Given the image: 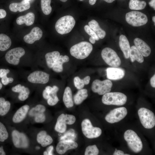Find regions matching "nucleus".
Wrapping results in <instances>:
<instances>
[{"label": "nucleus", "mask_w": 155, "mask_h": 155, "mask_svg": "<svg viewBox=\"0 0 155 155\" xmlns=\"http://www.w3.org/2000/svg\"><path fill=\"white\" fill-rule=\"evenodd\" d=\"M65 117L66 124L72 125L76 121L75 117L73 115L66 114L65 115Z\"/></svg>", "instance_id": "nucleus-41"}, {"label": "nucleus", "mask_w": 155, "mask_h": 155, "mask_svg": "<svg viewBox=\"0 0 155 155\" xmlns=\"http://www.w3.org/2000/svg\"><path fill=\"white\" fill-rule=\"evenodd\" d=\"M135 46L142 54L145 57L149 56L151 52L150 47L144 41L139 38H136L134 40Z\"/></svg>", "instance_id": "nucleus-17"}, {"label": "nucleus", "mask_w": 155, "mask_h": 155, "mask_svg": "<svg viewBox=\"0 0 155 155\" xmlns=\"http://www.w3.org/2000/svg\"><path fill=\"white\" fill-rule=\"evenodd\" d=\"M22 86L21 84H18L13 87L11 88L12 91L14 92L19 93L21 91Z\"/></svg>", "instance_id": "nucleus-45"}, {"label": "nucleus", "mask_w": 155, "mask_h": 155, "mask_svg": "<svg viewBox=\"0 0 155 155\" xmlns=\"http://www.w3.org/2000/svg\"><path fill=\"white\" fill-rule=\"evenodd\" d=\"M127 113V109L125 107L116 108L111 111L106 115L105 119L111 123L118 122L124 118Z\"/></svg>", "instance_id": "nucleus-11"}, {"label": "nucleus", "mask_w": 155, "mask_h": 155, "mask_svg": "<svg viewBox=\"0 0 155 155\" xmlns=\"http://www.w3.org/2000/svg\"><path fill=\"white\" fill-rule=\"evenodd\" d=\"M5 153L4 151L3 147L2 146L0 147V155H5Z\"/></svg>", "instance_id": "nucleus-53"}, {"label": "nucleus", "mask_w": 155, "mask_h": 155, "mask_svg": "<svg viewBox=\"0 0 155 155\" xmlns=\"http://www.w3.org/2000/svg\"><path fill=\"white\" fill-rule=\"evenodd\" d=\"M29 108V106L26 104L18 109L13 116V122L15 123H18L22 121L26 117Z\"/></svg>", "instance_id": "nucleus-18"}, {"label": "nucleus", "mask_w": 155, "mask_h": 155, "mask_svg": "<svg viewBox=\"0 0 155 155\" xmlns=\"http://www.w3.org/2000/svg\"><path fill=\"white\" fill-rule=\"evenodd\" d=\"M30 92V90L28 88L22 86L21 91L18 96L19 99L22 101L26 100L28 97Z\"/></svg>", "instance_id": "nucleus-35"}, {"label": "nucleus", "mask_w": 155, "mask_h": 155, "mask_svg": "<svg viewBox=\"0 0 155 155\" xmlns=\"http://www.w3.org/2000/svg\"><path fill=\"white\" fill-rule=\"evenodd\" d=\"M35 121L38 123H42L44 122L46 119V117L44 113H40L35 116Z\"/></svg>", "instance_id": "nucleus-42"}, {"label": "nucleus", "mask_w": 155, "mask_h": 155, "mask_svg": "<svg viewBox=\"0 0 155 155\" xmlns=\"http://www.w3.org/2000/svg\"><path fill=\"white\" fill-rule=\"evenodd\" d=\"M65 114H62L58 117L56 124L55 129L59 133L64 132L66 129V124L65 120Z\"/></svg>", "instance_id": "nucleus-28"}, {"label": "nucleus", "mask_w": 155, "mask_h": 155, "mask_svg": "<svg viewBox=\"0 0 155 155\" xmlns=\"http://www.w3.org/2000/svg\"><path fill=\"white\" fill-rule=\"evenodd\" d=\"M149 4L151 7L153 8L154 10H155V0H151L149 2Z\"/></svg>", "instance_id": "nucleus-52"}, {"label": "nucleus", "mask_w": 155, "mask_h": 155, "mask_svg": "<svg viewBox=\"0 0 155 155\" xmlns=\"http://www.w3.org/2000/svg\"><path fill=\"white\" fill-rule=\"evenodd\" d=\"M10 70L8 69H0V78H2L7 76V75L9 73Z\"/></svg>", "instance_id": "nucleus-44"}, {"label": "nucleus", "mask_w": 155, "mask_h": 155, "mask_svg": "<svg viewBox=\"0 0 155 155\" xmlns=\"http://www.w3.org/2000/svg\"><path fill=\"white\" fill-rule=\"evenodd\" d=\"M6 14V12L5 10L2 9H0V19L5 18Z\"/></svg>", "instance_id": "nucleus-47"}, {"label": "nucleus", "mask_w": 155, "mask_h": 155, "mask_svg": "<svg viewBox=\"0 0 155 155\" xmlns=\"http://www.w3.org/2000/svg\"><path fill=\"white\" fill-rule=\"evenodd\" d=\"M89 40L90 42L92 44H94L95 43V40L91 37H90V38L89 39Z\"/></svg>", "instance_id": "nucleus-54"}, {"label": "nucleus", "mask_w": 155, "mask_h": 155, "mask_svg": "<svg viewBox=\"0 0 155 155\" xmlns=\"http://www.w3.org/2000/svg\"><path fill=\"white\" fill-rule=\"evenodd\" d=\"M102 102L107 105L121 106L124 104L127 100V97L120 92H109L103 95Z\"/></svg>", "instance_id": "nucleus-4"}, {"label": "nucleus", "mask_w": 155, "mask_h": 155, "mask_svg": "<svg viewBox=\"0 0 155 155\" xmlns=\"http://www.w3.org/2000/svg\"><path fill=\"white\" fill-rule=\"evenodd\" d=\"M61 1L63 2H66L67 0H60Z\"/></svg>", "instance_id": "nucleus-59"}, {"label": "nucleus", "mask_w": 155, "mask_h": 155, "mask_svg": "<svg viewBox=\"0 0 155 155\" xmlns=\"http://www.w3.org/2000/svg\"><path fill=\"white\" fill-rule=\"evenodd\" d=\"M11 107V103L8 101H5L3 97H0V115L4 116L9 111Z\"/></svg>", "instance_id": "nucleus-32"}, {"label": "nucleus", "mask_w": 155, "mask_h": 155, "mask_svg": "<svg viewBox=\"0 0 155 155\" xmlns=\"http://www.w3.org/2000/svg\"><path fill=\"white\" fill-rule=\"evenodd\" d=\"M88 26L96 33L99 38L103 39L106 35V32L100 26L98 22L92 20L89 22Z\"/></svg>", "instance_id": "nucleus-25"}, {"label": "nucleus", "mask_w": 155, "mask_h": 155, "mask_svg": "<svg viewBox=\"0 0 155 155\" xmlns=\"http://www.w3.org/2000/svg\"><path fill=\"white\" fill-rule=\"evenodd\" d=\"M113 155H125V154L123 151L120 150H117V149H115V150L113 153Z\"/></svg>", "instance_id": "nucleus-50"}, {"label": "nucleus", "mask_w": 155, "mask_h": 155, "mask_svg": "<svg viewBox=\"0 0 155 155\" xmlns=\"http://www.w3.org/2000/svg\"><path fill=\"white\" fill-rule=\"evenodd\" d=\"M69 58L66 55H60L58 59L52 68L53 71L57 73H60L63 70V64L68 62Z\"/></svg>", "instance_id": "nucleus-26"}, {"label": "nucleus", "mask_w": 155, "mask_h": 155, "mask_svg": "<svg viewBox=\"0 0 155 155\" xmlns=\"http://www.w3.org/2000/svg\"><path fill=\"white\" fill-rule=\"evenodd\" d=\"M37 141L43 147H45L51 144L53 142L52 137L47 134L46 131H42L37 135Z\"/></svg>", "instance_id": "nucleus-21"}, {"label": "nucleus", "mask_w": 155, "mask_h": 155, "mask_svg": "<svg viewBox=\"0 0 155 155\" xmlns=\"http://www.w3.org/2000/svg\"><path fill=\"white\" fill-rule=\"evenodd\" d=\"M93 49V46L90 42L82 41L75 44L70 48L71 55L75 58L82 59L87 57Z\"/></svg>", "instance_id": "nucleus-1"}, {"label": "nucleus", "mask_w": 155, "mask_h": 155, "mask_svg": "<svg viewBox=\"0 0 155 155\" xmlns=\"http://www.w3.org/2000/svg\"><path fill=\"white\" fill-rule=\"evenodd\" d=\"M63 101L65 105L67 108H71L73 106L72 91L69 87H67L65 90L63 96Z\"/></svg>", "instance_id": "nucleus-24"}, {"label": "nucleus", "mask_w": 155, "mask_h": 155, "mask_svg": "<svg viewBox=\"0 0 155 155\" xmlns=\"http://www.w3.org/2000/svg\"><path fill=\"white\" fill-rule=\"evenodd\" d=\"M119 45L126 59L129 57L130 46L127 38L123 35H121L119 38Z\"/></svg>", "instance_id": "nucleus-20"}, {"label": "nucleus", "mask_w": 155, "mask_h": 155, "mask_svg": "<svg viewBox=\"0 0 155 155\" xmlns=\"http://www.w3.org/2000/svg\"><path fill=\"white\" fill-rule=\"evenodd\" d=\"M46 110L45 106L43 105L39 104L32 108L29 112V115L31 117H35L37 114L44 113Z\"/></svg>", "instance_id": "nucleus-34"}, {"label": "nucleus", "mask_w": 155, "mask_h": 155, "mask_svg": "<svg viewBox=\"0 0 155 155\" xmlns=\"http://www.w3.org/2000/svg\"><path fill=\"white\" fill-rule=\"evenodd\" d=\"M84 29L85 32L90 36L91 37L94 39L95 40H98L100 38L97 34L88 25H86L84 26Z\"/></svg>", "instance_id": "nucleus-38"}, {"label": "nucleus", "mask_w": 155, "mask_h": 155, "mask_svg": "<svg viewBox=\"0 0 155 155\" xmlns=\"http://www.w3.org/2000/svg\"><path fill=\"white\" fill-rule=\"evenodd\" d=\"M106 72L107 78L112 80L121 79L125 75V71L120 68L108 67L106 69Z\"/></svg>", "instance_id": "nucleus-16"}, {"label": "nucleus", "mask_w": 155, "mask_h": 155, "mask_svg": "<svg viewBox=\"0 0 155 155\" xmlns=\"http://www.w3.org/2000/svg\"><path fill=\"white\" fill-rule=\"evenodd\" d=\"M155 75L154 74L150 80V84L153 88L155 87Z\"/></svg>", "instance_id": "nucleus-51"}, {"label": "nucleus", "mask_w": 155, "mask_h": 155, "mask_svg": "<svg viewBox=\"0 0 155 155\" xmlns=\"http://www.w3.org/2000/svg\"><path fill=\"white\" fill-rule=\"evenodd\" d=\"M99 152V151L95 145H90L87 146L85 150V155H97Z\"/></svg>", "instance_id": "nucleus-36"}, {"label": "nucleus", "mask_w": 155, "mask_h": 155, "mask_svg": "<svg viewBox=\"0 0 155 155\" xmlns=\"http://www.w3.org/2000/svg\"><path fill=\"white\" fill-rule=\"evenodd\" d=\"M80 0V1H82V0Z\"/></svg>", "instance_id": "nucleus-61"}, {"label": "nucleus", "mask_w": 155, "mask_h": 155, "mask_svg": "<svg viewBox=\"0 0 155 155\" xmlns=\"http://www.w3.org/2000/svg\"><path fill=\"white\" fill-rule=\"evenodd\" d=\"M112 85V82L109 80L101 81L96 79L92 84L91 89L93 92L97 93L99 95H103L111 91Z\"/></svg>", "instance_id": "nucleus-9"}, {"label": "nucleus", "mask_w": 155, "mask_h": 155, "mask_svg": "<svg viewBox=\"0 0 155 155\" xmlns=\"http://www.w3.org/2000/svg\"><path fill=\"white\" fill-rule=\"evenodd\" d=\"M43 34L42 30L38 27L33 28L30 32L24 37V40L26 43L32 44L37 40H39Z\"/></svg>", "instance_id": "nucleus-15"}, {"label": "nucleus", "mask_w": 155, "mask_h": 155, "mask_svg": "<svg viewBox=\"0 0 155 155\" xmlns=\"http://www.w3.org/2000/svg\"><path fill=\"white\" fill-rule=\"evenodd\" d=\"M88 96V91L86 89L79 90L73 97V101L76 105L80 104Z\"/></svg>", "instance_id": "nucleus-30"}, {"label": "nucleus", "mask_w": 155, "mask_h": 155, "mask_svg": "<svg viewBox=\"0 0 155 155\" xmlns=\"http://www.w3.org/2000/svg\"><path fill=\"white\" fill-rule=\"evenodd\" d=\"M152 20L153 22L154 23V25H155V16H154L152 18Z\"/></svg>", "instance_id": "nucleus-57"}, {"label": "nucleus", "mask_w": 155, "mask_h": 155, "mask_svg": "<svg viewBox=\"0 0 155 155\" xmlns=\"http://www.w3.org/2000/svg\"><path fill=\"white\" fill-rule=\"evenodd\" d=\"M24 49L21 47L13 48L7 52L5 55L6 61L9 63L14 65H18L20 58L25 54Z\"/></svg>", "instance_id": "nucleus-10"}, {"label": "nucleus", "mask_w": 155, "mask_h": 155, "mask_svg": "<svg viewBox=\"0 0 155 155\" xmlns=\"http://www.w3.org/2000/svg\"><path fill=\"white\" fill-rule=\"evenodd\" d=\"M11 41L7 35L3 33L0 34V51H5L11 46Z\"/></svg>", "instance_id": "nucleus-29"}, {"label": "nucleus", "mask_w": 155, "mask_h": 155, "mask_svg": "<svg viewBox=\"0 0 155 155\" xmlns=\"http://www.w3.org/2000/svg\"><path fill=\"white\" fill-rule=\"evenodd\" d=\"M125 19L128 24L133 26L144 25L148 21L146 15L137 11H132L127 13L125 15Z\"/></svg>", "instance_id": "nucleus-6"}, {"label": "nucleus", "mask_w": 155, "mask_h": 155, "mask_svg": "<svg viewBox=\"0 0 155 155\" xmlns=\"http://www.w3.org/2000/svg\"><path fill=\"white\" fill-rule=\"evenodd\" d=\"M51 2V0H41L42 10L45 15L49 14L51 12L52 8L50 5Z\"/></svg>", "instance_id": "nucleus-33"}, {"label": "nucleus", "mask_w": 155, "mask_h": 155, "mask_svg": "<svg viewBox=\"0 0 155 155\" xmlns=\"http://www.w3.org/2000/svg\"><path fill=\"white\" fill-rule=\"evenodd\" d=\"M3 86L2 83L0 82V90L2 88Z\"/></svg>", "instance_id": "nucleus-58"}, {"label": "nucleus", "mask_w": 155, "mask_h": 155, "mask_svg": "<svg viewBox=\"0 0 155 155\" xmlns=\"http://www.w3.org/2000/svg\"><path fill=\"white\" fill-rule=\"evenodd\" d=\"M60 56L59 52L54 51L46 53L45 55L46 62L47 67L52 69Z\"/></svg>", "instance_id": "nucleus-23"}, {"label": "nucleus", "mask_w": 155, "mask_h": 155, "mask_svg": "<svg viewBox=\"0 0 155 155\" xmlns=\"http://www.w3.org/2000/svg\"><path fill=\"white\" fill-rule=\"evenodd\" d=\"M8 137V134L5 125L0 122V141L3 142Z\"/></svg>", "instance_id": "nucleus-37"}, {"label": "nucleus", "mask_w": 155, "mask_h": 155, "mask_svg": "<svg viewBox=\"0 0 155 155\" xmlns=\"http://www.w3.org/2000/svg\"><path fill=\"white\" fill-rule=\"evenodd\" d=\"M35 18L34 14L32 12H29L25 15L21 16L18 17L16 19V22L19 25L25 24L27 26H30L34 23Z\"/></svg>", "instance_id": "nucleus-22"}, {"label": "nucleus", "mask_w": 155, "mask_h": 155, "mask_svg": "<svg viewBox=\"0 0 155 155\" xmlns=\"http://www.w3.org/2000/svg\"><path fill=\"white\" fill-rule=\"evenodd\" d=\"M1 81L4 85H7L9 83H12L14 80L13 78L11 77H7V76L1 78Z\"/></svg>", "instance_id": "nucleus-43"}, {"label": "nucleus", "mask_w": 155, "mask_h": 155, "mask_svg": "<svg viewBox=\"0 0 155 155\" xmlns=\"http://www.w3.org/2000/svg\"><path fill=\"white\" fill-rule=\"evenodd\" d=\"M49 74L46 72L37 70L30 73L27 77V80L31 83L44 84L49 81Z\"/></svg>", "instance_id": "nucleus-12"}, {"label": "nucleus", "mask_w": 155, "mask_h": 155, "mask_svg": "<svg viewBox=\"0 0 155 155\" xmlns=\"http://www.w3.org/2000/svg\"><path fill=\"white\" fill-rule=\"evenodd\" d=\"M82 129L84 135L87 138L92 139L98 137L102 133V130L100 128L94 127L88 119L84 120L81 123Z\"/></svg>", "instance_id": "nucleus-8"}, {"label": "nucleus", "mask_w": 155, "mask_h": 155, "mask_svg": "<svg viewBox=\"0 0 155 155\" xmlns=\"http://www.w3.org/2000/svg\"><path fill=\"white\" fill-rule=\"evenodd\" d=\"M75 23L73 17L67 15L60 18L57 21L55 26L57 32L61 34L70 32L74 27Z\"/></svg>", "instance_id": "nucleus-3"}, {"label": "nucleus", "mask_w": 155, "mask_h": 155, "mask_svg": "<svg viewBox=\"0 0 155 155\" xmlns=\"http://www.w3.org/2000/svg\"><path fill=\"white\" fill-rule=\"evenodd\" d=\"M101 55L105 62L110 66L117 67L121 64V60L117 53L110 48H104L102 51Z\"/></svg>", "instance_id": "nucleus-7"}, {"label": "nucleus", "mask_w": 155, "mask_h": 155, "mask_svg": "<svg viewBox=\"0 0 155 155\" xmlns=\"http://www.w3.org/2000/svg\"><path fill=\"white\" fill-rule=\"evenodd\" d=\"M59 100L57 94H51L50 97L47 99V103L49 105L53 106L56 104Z\"/></svg>", "instance_id": "nucleus-39"}, {"label": "nucleus", "mask_w": 155, "mask_h": 155, "mask_svg": "<svg viewBox=\"0 0 155 155\" xmlns=\"http://www.w3.org/2000/svg\"><path fill=\"white\" fill-rule=\"evenodd\" d=\"M74 83L75 87L78 90L82 89L85 85L83 80L78 76H76L74 78Z\"/></svg>", "instance_id": "nucleus-40"}, {"label": "nucleus", "mask_w": 155, "mask_h": 155, "mask_svg": "<svg viewBox=\"0 0 155 155\" xmlns=\"http://www.w3.org/2000/svg\"><path fill=\"white\" fill-rule=\"evenodd\" d=\"M96 0H89V3L91 5H94L96 2Z\"/></svg>", "instance_id": "nucleus-55"}, {"label": "nucleus", "mask_w": 155, "mask_h": 155, "mask_svg": "<svg viewBox=\"0 0 155 155\" xmlns=\"http://www.w3.org/2000/svg\"><path fill=\"white\" fill-rule=\"evenodd\" d=\"M42 94L43 98L47 100L50 97V93L45 89L43 91Z\"/></svg>", "instance_id": "nucleus-46"}, {"label": "nucleus", "mask_w": 155, "mask_h": 155, "mask_svg": "<svg viewBox=\"0 0 155 155\" xmlns=\"http://www.w3.org/2000/svg\"><path fill=\"white\" fill-rule=\"evenodd\" d=\"M146 5V3L145 1L139 0H130L129 3V8L132 10L143 9Z\"/></svg>", "instance_id": "nucleus-31"}, {"label": "nucleus", "mask_w": 155, "mask_h": 155, "mask_svg": "<svg viewBox=\"0 0 155 155\" xmlns=\"http://www.w3.org/2000/svg\"><path fill=\"white\" fill-rule=\"evenodd\" d=\"M24 0L26 1H29L30 0Z\"/></svg>", "instance_id": "nucleus-60"}, {"label": "nucleus", "mask_w": 155, "mask_h": 155, "mask_svg": "<svg viewBox=\"0 0 155 155\" xmlns=\"http://www.w3.org/2000/svg\"><path fill=\"white\" fill-rule=\"evenodd\" d=\"M30 7V4L29 1L23 0L19 3H11L9 5L10 10L12 12H16L17 11L21 12L29 9Z\"/></svg>", "instance_id": "nucleus-19"}, {"label": "nucleus", "mask_w": 155, "mask_h": 155, "mask_svg": "<svg viewBox=\"0 0 155 155\" xmlns=\"http://www.w3.org/2000/svg\"><path fill=\"white\" fill-rule=\"evenodd\" d=\"M78 147V144L71 140H65L59 142L56 147V150L59 154H62L67 150L76 148Z\"/></svg>", "instance_id": "nucleus-14"}, {"label": "nucleus", "mask_w": 155, "mask_h": 155, "mask_svg": "<svg viewBox=\"0 0 155 155\" xmlns=\"http://www.w3.org/2000/svg\"><path fill=\"white\" fill-rule=\"evenodd\" d=\"M53 147L52 146H51L47 148L46 152L47 155H53Z\"/></svg>", "instance_id": "nucleus-48"}, {"label": "nucleus", "mask_w": 155, "mask_h": 155, "mask_svg": "<svg viewBox=\"0 0 155 155\" xmlns=\"http://www.w3.org/2000/svg\"><path fill=\"white\" fill-rule=\"evenodd\" d=\"M108 3H111L115 0H103Z\"/></svg>", "instance_id": "nucleus-56"}, {"label": "nucleus", "mask_w": 155, "mask_h": 155, "mask_svg": "<svg viewBox=\"0 0 155 155\" xmlns=\"http://www.w3.org/2000/svg\"><path fill=\"white\" fill-rule=\"evenodd\" d=\"M85 85L88 84L90 82V78L89 76H87L85 77L83 79Z\"/></svg>", "instance_id": "nucleus-49"}, {"label": "nucleus", "mask_w": 155, "mask_h": 155, "mask_svg": "<svg viewBox=\"0 0 155 155\" xmlns=\"http://www.w3.org/2000/svg\"><path fill=\"white\" fill-rule=\"evenodd\" d=\"M129 57L132 62L136 60L140 63H142L144 61L143 56L135 46L130 47Z\"/></svg>", "instance_id": "nucleus-27"}, {"label": "nucleus", "mask_w": 155, "mask_h": 155, "mask_svg": "<svg viewBox=\"0 0 155 155\" xmlns=\"http://www.w3.org/2000/svg\"><path fill=\"white\" fill-rule=\"evenodd\" d=\"M124 137L127 142L129 148L133 152L137 153L143 148V144L140 138L133 131L129 129L124 133Z\"/></svg>", "instance_id": "nucleus-2"}, {"label": "nucleus", "mask_w": 155, "mask_h": 155, "mask_svg": "<svg viewBox=\"0 0 155 155\" xmlns=\"http://www.w3.org/2000/svg\"><path fill=\"white\" fill-rule=\"evenodd\" d=\"M141 123L144 127L148 129L153 128L155 125V116L154 113L145 108H141L138 111Z\"/></svg>", "instance_id": "nucleus-5"}, {"label": "nucleus", "mask_w": 155, "mask_h": 155, "mask_svg": "<svg viewBox=\"0 0 155 155\" xmlns=\"http://www.w3.org/2000/svg\"><path fill=\"white\" fill-rule=\"evenodd\" d=\"M12 140L14 146L18 148H26L29 145L28 139L24 133L13 130L12 132Z\"/></svg>", "instance_id": "nucleus-13"}]
</instances>
